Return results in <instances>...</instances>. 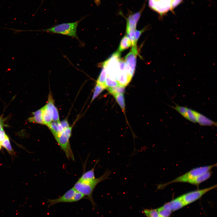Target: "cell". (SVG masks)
<instances>
[{"label": "cell", "mask_w": 217, "mask_h": 217, "mask_svg": "<svg viewBox=\"0 0 217 217\" xmlns=\"http://www.w3.org/2000/svg\"><path fill=\"white\" fill-rule=\"evenodd\" d=\"M107 74V73L105 68L104 67H103L100 74L97 80L96 84L105 86V82Z\"/></svg>", "instance_id": "21"}, {"label": "cell", "mask_w": 217, "mask_h": 217, "mask_svg": "<svg viewBox=\"0 0 217 217\" xmlns=\"http://www.w3.org/2000/svg\"><path fill=\"white\" fill-rule=\"evenodd\" d=\"M33 116L28 119L30 122L43 124L42 116V108L33 113Z\"/></svg>", "instance_id": "16"}, {"label": "cell", "mask_w": 217, "mask_h": 217, "mask_svg": "<svg viewBox=\"0 0 217 217\" xmlns=\"http://www.w3.org/2000/svg\"><path fill=\"white\" fill-rule=\"evenodd\" d=\"M125 87L118 85L113 87L107 88L109 92L113 96L116 94L123 93L124 92Z\"/></svg>", "instance_id": "18"}, {"label": "cell", "mask_w": 217, "mask_h": 217, "mask_svg": "<svg viewBox=\"0 0 217 217\" xmlns=\"http://www.w3.org/2000/svg\"><path fill=\"white\" fill-rule=\"evenodd\" d=\"M80 20L73 22L60 24L50 28L36 31L66 35L78 39L77 31Z\"/></svg>", "instance_id": "3"}, {"label": "cell", "mask_w": 217, "mask_h": 217, "mask_svg": "<svg viewBox=\"0 0 217 217\" xmlns=\"http://www.w3.org/2000/svg\"><path fill=\"white\" fill-rule=\"evenodd\" d=\"M1 145L4 147L8 152L11 153L12 152V149L11 146L9 139L8 136L6 135L4 140L1 143Z\"/></svg>", "instance_id": "26"}, {"label": "cell", "mask_w": 217, "mask_h": 217, "mask_svg": "<svg viewBox=\"0 0 217 217\" xmlns=\"http://www.w3.org/2000/svg\"><path fill=\"white\" fill-rule=\"evenodd\" d=\"M73 127V125L70 126L64 130L55 139L67 158L74 161V157L70 143Z\"/></svg>", "instance_id": "4"}, {"label": "cell", "mask_w": 217, "mask_h": 217, "mask_svg": "<svg viewBox=\"0 0 217 217\" xmlns=\"http://www.w3.org/2000/svg\"><path fill=\"white\" fill-rule=\"evenodd\" d=\"M114 96L121 109L124 112L125 111V104L123 93L117 94Z\"/></svg>", "instance_id": "19"}, {"label": "cell", "mask_w": 217, "mask_h": 217, "mask_svg": "<svg viewBox=\"0 0 217 217\" xmlns=\"http://www.w3.org/2000/svg\"><path fill=\"white\" fill-rule=\"evenodd\" d=\"M171 107L177 111L184 118L187 120L188 108L185 106H179L177 105H176L175 106H171Z\"/></svg>", "instance_id": "20"}, {"label": "cell", "mask_w": 217, "mask_h": 217, "mask_svg": "<svg viewBox=\"0 0 217 217\" xmlns=\"http://www.w3.org/2000/svg\"><path fill=\"white\" fill-rule=\"evenodd\" d=\"M187 120L193 123H197L194 110L188 108L187 110Z\"/></svg>", "instance_id": "27"}, {"label": "cell", "mask_w": 217, "mask_h": 217, "mask_svg": "<svg viewBox=\"0 0 217 217\" xmlns=\"http://www.w3.org/2000/svg\"><path fill=\"white\" fill-rule=\"evenodd\" d=\"M70 126L67 119L61 121H52L47 126L55 138L64 130Z\"/></svg>", "instance_id": "9"}, {"label": "cell", "mask_w": 217, "mask_h": 217, "mask_svg": "<svg viewBox=\"0 0 217 217\" xmlns=\"http://www.w3.org/2000/svg\"><path fill=\"white\" fill-rule=\"evenodd\" d=\"M132 46L131 42L127 36H124L121 39L118 47V51L122 52Z\"/></svg>", "instance_id": "17"}, {"label": "cell", "mask_w": 217, "mask_h": 217, "mask_svg": "<svg viewBox=\"0 0 217 217\" xmlns=\"http://www.w3.org/2000/svg\"><path fill=\"white\" fill-rule=\"evenodd\" d=\"M216 186L215 185L207 188L192 191L180 197L186 206L197 200L206 193L216 188Z\"/></svg>", "instance_id": "7"}, {"label": "cell", "mask_w": 217, "mask_h": 217, "mask_svg": "<svg viewBox=\"0 0 217 217\" xmlns=\"http://www.w3.org/2000/svg\"><path fill=\"white\" fill-rule=\"evenodd\" d=\"M97 162L94 166L91 169L83 173L78 180L82 181H92L95 179V177L94 173V170Z\"/></svg>", "instance_id": "15"}, {"label": "cell", "mask_w": 217, "mask_h": 217, "mask_svg": "<svg viewBox=\"0 0 217 217\" xmlns=\"http://www.w3.org/2000/svg\"><path fill=\"white\" fill-rule=\"evenodd\" d=\"M6 135L3 128V120L0 118V143L4 140Z\"/></svg>", "instance_id": "28"}, {"label": "cell", "mask_w": 217, "mask_h": 217, "mask_svg": "<svg viewBox=\"0 0 217 217\" xmlns=\"http://www.w3.org/2000/svg\"><path fill=\"white\" fill-rule=\"evenodd\" d=\"M183 0H172L171 5V10H173L174 8L178 5Z\"/></svg>", "instance_id": "30"}, {"label": "cell", "mask_w": 217, "mask_h": 217, "mask_svg": "<svg viewBox=\"0 0 217 217\" xmlns=\"http://www.w3.org/2000/svg\"><path fill=\"white\" fill-rule=\"evenodd\" d=\"M105 89V86L96 84L94 89L91 102H92Z\"/></svg>", "instance_id": "22"}, {"label": "cell", "mask_w": 217, "mask_h": 217, "mask_svg": "<svg viewBox=\"0 0 217 217\" xmlns=\"http://www.w3.org/2000/svg\"><path fill=\"white\" fill-rule=\"evenodd\" d=\"M185 206L184 203L180 196L166 203L162 206L172 212L180 209Z\"/></svg>", "instance_id": "10"}, {"label": "cell", "mask_w": 217, "mask_h": 217, "mask_svg": "<svg viewBox=\"0 0 217 217\" xmlns=\"http://www.w3.org/2000/svg\"><path fill=\"white\" fill-rule=\"evenodd\" d=\"M197 122L202 126H215L216 122L211 120L205 116L194 110Z\"/></svg>", "instance_id": "11"}, {"label": "cell", "mask_w": 217, "mask_h": 217, "mask_svg": "<svg viewBox=\"0 0 217 217\" xmlns=\"http://www.w3.org/2000/svg\"><path fill=\"white\" fill-rule=\"evenodd\" d=\"M118 81L112 78L108 75L106 77L105 82L106 88L113 87L119 85Z\"/></svg>", "instance_id": "23"}, {"label": "cell", "mask_w": 217, "mask_h": 217, "mask_svg": "<svg viewBox=\"0 0 217 217\" xmlns=\"http://www.w3.org/2000/svg\"><path fill=\"white\" fill-rule=\"evenodd\" d=\"M46 104L50 107L52 111L53 121H60L58 110L55 105L53 99L50 92L49 95L48 101Z\"/></svg>", "instance_id": "12"}, {"label": "cell", "mask_w": 217, "mask_h": 217, "mask_svg": "<svg viewBox=\"0 0 217 217\" xmlns=\"http://www.w3.org/2000/svg\"><path fill=\"white\" fill-rule=\"evenodd\" d=\"M132 78L126 71H120L117 81L119 85L125 87L130 82Z\"/></svg>", "instance_id": "13"}, {"label": "cell", "mask_w": 217, "mask_h": 217, "mask_svg": "<svg viewBox=\"0 0 217 217\" xmlns=\"http://www.w3.org/2000/svg\"><path fill=\"white\" fill-rule=\"evenodd\" d=\"M2 147V146L1 145V144L0 143V150L1 149Z\"/></svg>", "instance_id": "31"}, {"label": "cell", "mask_w": 217, "mask_h": 217, "mask_svg": "<svg viewBox=\"0 0 217 217\" xmlns=\"http://www.w3.org/2000/svg\"><path fill=\"white\" fill-rule=\"evenodd\" d=\"M211 175L212 172L210 171H207L198 176L189 183L196 185H198L209 178Z\"/></svg>", "instance_id": "14"}, {"label": "cell", "mask_w": 217, "mask_h": 217, "mask_svg": "<svg viewBox=\"0 0 217 217\" xmlns=\"http://www.w3.org/2000/svg\"><path fill=\"white\" fill-rule=\"evenodd\" d=\"M157 210L160 217H169L172 212L169 209L162 206Z\"/></svg>", "instance_id": "24"}, {"label": "cell", "mask_w": 217, "mask_h": 217, "mask_svg": "<svg viewBox=\"0 0 217 217\" xmlns=\"http://www.w3.org/2000/svg\"><path fill=\"white\" fill-rule=\"evenodd\" d=\"M143 212L146 217H160L157 209H145Z\"/></svg>", "instance_id": "25"}, {"label": "cell", "mask_w": 217, "mask_h": 217, "mask_svg": "<svg viewBox=\"0 0 217 217\" xmlns=\"http://www.w3.org/2000/svg\"><path fill=\"white\" fill-rule=\"evenodd\" d=\"M120 56V52L117 51L102 64V66L105 68L108 75L117 81L120 72L119 66Z\"/></svg>", "instance_id": "6"}, {"label": "cell", "mask_w": 217, "mask_h": 217, "mask_svg": "<svg viewBox=\"0 0 217 217\" xmlns=\"http://www.w3.org/2000/svg\"><path fill=\"white\" fill-rule=\"evenodd\" d=\"M138 54L137 48H132L125 58L126 71L132 77L134 73Z\"/></svg>", "instance_id": "8"}, {"label": "cell", "mask_w": 217, "mask_h": 217, "mask_svg": "<svg viewBox=\"0 0 217 217\" xmlns=\"http://www.w3.org/2000/svg\"><path fill=\"white\" fill-rule=\"evenodd\" d=\"M111 174V171L107 169L102 175L92 181H82L78 180L73 187L77 191L82 194L91 202L93 208L94 209L96 207V204L93 197V191L98 184L108 179Z\"/></svg>", "instance_id": "1"}, {"label": "cell", "mask_w": 217, "mask_h": 217, "mask_svg": "<svg viewBox=\"0 0 217 217\" xmlns=\"http://www.w3.org/2000/svg\"><path fill=\"white\" fill-rule=\"evenodd\" d=\"M216 164L197 167L194 168L186 173L181 175L173 180L164 184L158 186V189L164 188L170 184L177 182H188L198 176L207 171H210Z\"/></svg>", "instance_id": "2"}, {"label": "cell", "mask_w": 217, "mask_h": 217, "mask_svg": "<svg viewBox=\"0 0 217 217\" xmlns=\"http://www.w3.org/2000/svg\"><path fill=\"white\" fill-rule=\"evenodd\" d=\"M144 30L145 29H143L141 30H136L135 32V37L136 43L137 42V41L141 34L144 31Z\"/></svg>", "instance_id": "29"}, {"label": "cell", "mask_w": 217, "mask_h": 217, "mask_svg": "<svg viewBox=\"0 0 217 217\" xmlns=\"http://www.w3.org/2000/svg\"><path fill=\"white\" fill-rule=\"evenodd\" d=\"M84 198H86L82 194L73 187L58 198L53 199H48L47 202L49 203L48 207H49L59 203L76 202Z\"/></svg>", "instance_id": "5"}]
</instances>
